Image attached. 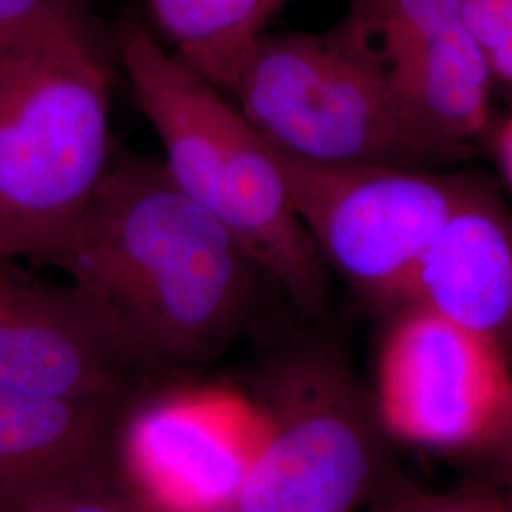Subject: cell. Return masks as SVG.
Instances as JSON below:
<instances>
[{
	"label": "cell",
	"mask_w": 512,
	"mask_h": 512,
	"mask_svg": "<svg viewBox=\"0 0 512 512\" xmlns=\"http://www.w3.org/2000/svg\"><path fill=\"white\" fill-rule=\"evenodd\" d=\"M50 264L141 374L215 365L251 329L272 281L164 162L133 152L110 160Z\"/></svg>",
	"instance_id": "6da1fadb"
},
{
	"label": "cell",
	"mask_w": 512,
	"mask_h": 512,
	"mask_svg": "<svg viewBox=\"0 0 512 512\" xmlns=\"http://www.w3.org/2000/svg\"><path fill=\"white\" fill-rule=\"evenodd\" d=\"M112 44L162 141L171 179L234 234L298 310L319 315L325 262L264 139L217 86L167 54L137 12H122Z\"/></svg>",
	"instance_id": "7a4b0ae2"
},
{
	"label": "cell",
	"mask_w": 512,
	"mask_h": 512,
	"mask_svg": "<svg viewBox=\"0 0 512 512\" xmlns=\"http://www.w3.org/2000/svg\"><path fill=\"white\" fill-rule=\"evenodd\" d=\"M110 73L95 23L0 48V255L50 264L110 165Z\"/></svg>",
	"instance_id": "3957f363"
},
{
	"label": "cell",
	"mask_w": 512,
	"mask_h": 512,
	"mask_svg": "<svg viewBox=\"0 0 512 512\" xmlns=\"http://www.w3.org/2000/svg\"><path fill=\"white\" fill-rule=\"evenodd\" d=\"M230 93L270 147L310 164L448 162L408 124L382 59L344 21L327 33H262Z\"/></svg>",
	"instance_id": "277c9868"
},
{
	"label": "cell",
	"mask_w": 512,
	"mask_h": 512,
	"mask_svg": "<svg viewBox=\"0 0 512 512\" xmlns=\"http://www.w3.org/2000/svg\"><path fill=\"white\" fill-rule=\"evenodd\" d=\"M268 435L232 512H351L374 446L342 361L304 344L264 366L255 395Z\"/></svg>",
	"instance_id": "5b68a950"
},
{
	"label": "cell",
	"mask_w": 512,
	"mask_h": 512,
	"mask_svg": "<svg viewBox=\"0 0 512 512\" xmlns=\"http://www.w3.org/2000/svg\"><path fill=\"white\" fill-rule=\"evenodd\" d=\"M270 150L323 262L376 300H399L423 251L476 184L420 167L310 164Z\"/></svg>",
	"instance_id": "8992f818"
},
{
	"label": "cell",
	"mask_w": 512,
	"mask_h": 512,
	"mask_svg": "<svg viewBox=\"0 0 512 512\" xmlns=\"http://www.w3.org/2000/svg\"><path fill=\"white\" fill-rule=\"evenodd\" d=\"M266 435L251 393L173 385L128 404L114 465L139 512H232Z\"/></svg>",
	"instance_id": "52a82bcc"
},
{
	"label": "cell",
	"mask_w": 512,
	"mask_h": 512,
	"mask_svg": "<svg viewBox=\"0 0 512 512\" xmlns=\"http://www.w3.org/2000/svg\"><path fill=\"white\" fill-rule=\"evenodd\" d=\"M512 408L507 351L433 311L412 308L378 361V410L399 439L458 448L494 435Z\"/></svg>",
	"instance_id": "ba28073f"
},
{
	"label": "cell",
	"mask_w": 512,
	"mask_h": 512,
	"mask_svg": "<svg viewBox=\"0 0 512 512\" xmlns=\"http://www.w3.org/2000/svg\"><path fill=\"white\" fill-rule=\"evenodd\" d=\"M143 376L73 287L0 255V391L88 399L128 397Z\"/></svg>",
	"instance_id": "9c48e42d"
},
{
	"label": "cell",
	"mask_w": 512,
	"mask_h": 512,
	"mask_svg": "<svg viewBox=\"0 0 512 512\" xmlns=\"http://www.w3.org/2000/svg\"><path fill=\"white\" fill-rule=\"evenodd\" d=\"M399 300L512 344V220L480 184L444 222Z\"/></svg>",
	"instance_id": "30bf717a"
},
{
	"label": "cell",
	"mask_w": 512,
	"mask_h": 512,
	"mask_svg": "<svg viewBox=\"0 0 512 512\" xmlns=\"http://www.w3.org/2000/svg\"><path fill=\"white\" fill-rule=\"evenodd\" d=\"M128 397L59 399L0 391V512L114 461Z\"/></svg>",
	"instance_id": "8fae6325"
},
{
	"label": "cell",
	"mask_w": 512,
	"mask_h": 512,
	"mask_svg": "<svg viewBox=\"0 0 512 512\" xmlns=\"http://www.w3.org/2000/svg\"><path fill=\"white\" fill-rule=\"evenodd\" d=\"M408 124L452 162L471 154L492 122L494 73L463 21L385 61Z\"/></svg>",
	"instance_id": "7c38bea8"
},
{
	"label": "cell",
	"mask_w": 512,
	"mask_h": 512,
	"mask_svg": "<svg viewBox=\"0 0 512 512\" xmlns=\"http://www.w3.org/2000/svg\"><path fill=\"white\" fill-rule=\"evenodd\" d=\"M150 10L177 57L226 92L272 18L268 0H150Z\"/></svg>",
	"instance_id": "4fadbf2b"
},
{
	"label": "cell",
	"mask_w": 512,
	"mask_h": 512,
	"mask_svg": "<svg viewBox=\"0 0 512 512\" xmlns=\"http://www.w3.org/2000/svg\"><path fill=\"white\" fill-rule=\"evenodd\" d=\"M461 8L463 0H349L342 21L385 63L456 27Z\"/></svg>",
	"instance_id": "5bb4252c"
},
{
	"label": "cell",
	"mask_w": 512,
	"mask_h": 512,
	"mask_svg": "<svg viewBox=\"0 0 512 512\" xmlns=\"http://www.w3.org/2000/svg\"><path fill=\"white\" fill-rule=\"evenodd\" d=\"M23 512H139L114 461L40 497Z\"/></svg>",
	"instance_id": "9a60e30c"
},
{
	"label": "cell",
	"mask_w": 512,
	"mask_h": 512,
	"mask_svg": "<svg viewBox=\"0 0 512 512\" xmlns=\"http://www.w3.org/2000/svg\"><path fill=\"white\" fill-rule=\"evenodd\" d=\"M461 21L486 54L495 82L512 86V0H463Z\"/></svg>",
	"instance_id": "2e32d148"
},
{
	"label": "cell",
	"mask_w": 512,
	"mask_h": 512,
	"mask_svg": "<svg viewBox=\"0 0 512 512\" xmlns=\"http://www.w3.org/2000/svg\"><path fill=\"white\" fill-rule=\"evenodd\" d=\"M90 21L84 0H0V48L61 25Z\"/></svg>",
	"instance_id": "e0dca14e"
},
{
	"label": "cell",
	"mask_w": 512,
	"mask_h": 512,
	"mask_svg": "<svg viewBox=\"0 0 512 512\" xmlns=\"http://www.w3.org/2000/svg\"><path fill=\"white\" fill-rule=\"evenodd\" d=\"M494 147L497 162L501 165L505 179L512 188V114L499 124V128L495 129Z\"/></svg>",
	"instance_id": "ac0fdd59"
},
{
	"label": "cell",
	"mask_w": 512,
	"mask_h": 512,
	"mask_svg": "<svg viewBox=\"0 0 512 512\" xmlns=\"http://www.w3.org/2000/svg\"><path fill=\"white\" fill-rule=\"evenodd\" d=\"M414 512H503L501 507L482 499H454V501H439L429 507H421Z\"/></svg>",
	"instance_id": "d6986e66"
},
{
	"label": "cell",
	"mask_w": 512,
	"mask_h": 512,
	"mask_svg": "<svg viewBox=\"0 0 512 512\" xmlns=\"http://www.w3.org/2000/svg\"><path fill=\"white\" fill-rule=\"evenodd\" d=\"M289 0H268V6H270V14L274 16V14H277L285 4H287Z\"/></svg>",
	"instance_id": "ffe728a7"
},
{
	"label": "cell",
	"mask_w": 512,
	"mask_h": 512,
	"mask_svg": "<svg viewBox=\"0 0 512 512\" xmlns=\"http://www.w3.org/2000/svg\"><path fill=\"white\" fill-rule=\"evenodd\" d=\"M507 420H512V408H511V412H509V416H507ZM505 420V421H507Z\"/></svg>",
	"instance_id": "44dd1931"
}]
</instances>
